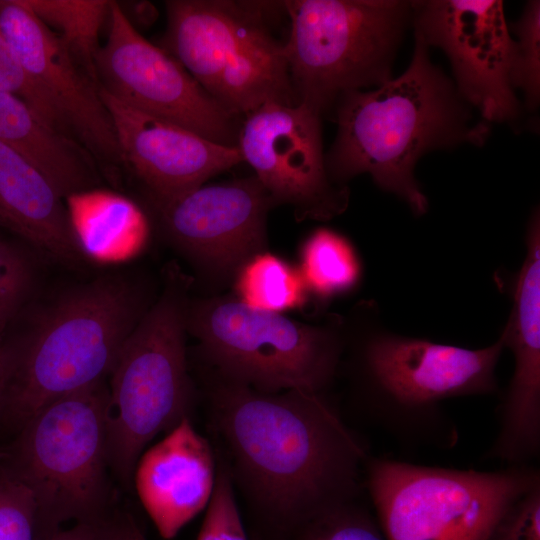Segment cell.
Listing matches in <instances>:
<instances>
[{
    "instance_id": "obj_17",
    "label": "cell",
    "mask_w": 540,
    "mask_h": 540,
    "mask_svg": "<svg viewBox=\"0 0 540 540\" xmlns=\"http://www.w3.org/2000/svg\"><path fill=\"white\" fill-rule=\"evenodd\" d=\"M99 93L113 122L122 164L142 183L151 203L197 188L243 162L238 147L129 107L100 87Z\"/></svg>"
},
{
    "instance_id": "obj_28",
    "label": "cell",
    "mask_w": 540,
    "mask_h": 540,
    "mask_svg": "<svg viewBox=\"0 0 540 540\" xmlns=\"http://www.w3.org/2000/svg\"><path fill=\"white\" fill-rule=\"evenodd\" d=\"M36 507L26 486L0 467V540H36Z\"/></svg>"
},
{
    "instance_id": "obj_29",
    "label": "cell",
    "mask_w": 540,
    "mask_h": 540,
    "mask_svg": "<svg viewBox=\"0 0 540 540\" xmlns=\"http://www.w3.org/2000/svg\"><path fill=\"white\" fill-rule=\"evenodd\" d=\"M0 90L18 97L47 124L67 135L62 120L53 104L27 75L1 29Z\"/></svg>"
},
{
    "instance_id": "obj_15",
    "label": "cell",
    "mask_w": 540,
    "mask_h": 540,
    "mask_svg": "<svg viewBox=\"0 0 540 540\" xmlns=\"http://www.w3.org/2000/svg\"><path fill=\"white\" fill-rule=\"evenodd\" d=\"M0 29L27 75L53 104L67 135L99 169L114 173L123 164L98 83L19 0H0Z\"/></svg>"
},
{
    "instance_id": "obj_7",
    "label": "cell",
    "mask_w": 540,
    "mask_h": 540,
    "mask_svg": "<svg viewBox=\"0 0 540 540\" xmlns=\"http://www.w3.org/2000/svg\"><path fill=\"white\" fill-rule=\"evenodd\" d=\"M108 398L104 380L47 404L18 430L5 467L33 497L36 540L109 515Z\"/></svg>"
},
{
    "instance_id": "obj_33",
    "label": "cell",
    "mask_w": 540,
    "mask_h": 540,
    "mask_svg": "<svg viewBox=\"0 0 540 540\" xmlns=\"http://www.w3.org/2000/svg\"><path fill=\"white\" fill-rule=\"evenodd\" d=\"M104 519L92 522H78L69 529H61L48 540H98Z\"/></svg>"
},
{
    "instance_id": "obj_1",
    "label": "cell",
    "mask_w": 540,
    "mask_h": 540,
    "mask_svg": "<svg viewBox=\"0 0 540 540\" xmlns=\"http://www.w3.org/2000/svg\"><path fill=\"white\" fill-rule=\"evenodd\" d=\"M212 373L211 425L257 509L295 528L350 502L365 454L323 393H265Z\"/></svg>"
},
{
    "instance_id": "obj_2",
    "label": "cell",
    "mask_w": 540,
    "mask_h": 540,
    "mask_svg": "<svg viewBox=\"0 0 540 540\" xmlns=\"http://www.w3.org/2000/svg\"><path fill=\"white\" fill-rule=\"evenodd\" d=\"M414 34L412 59L400 76L339 97L334 106L337 133L325 164L336 184L348 186L357 175L369 174L381 190L421 216L429 204L414 175L418 160L436 149L481 146L490 124L474 116L452 79L432 63L424 40Z\"/></svg>"
},
{
    "instance_id": "obj_30",
    "label": "cell",
    "mask_w": 540,
    "mask_h": 540,
    "mask_svg": "<svg viewBox=\"0 0 540 540\" xmlns=\"http://www.w3.org/2000/svg\"><path fill=\"white\" fill-rule=\"evenodd\" d=\"M33 268L17 247L0 239V344L3 333L25 301Z\"/></svg>"
},
{
    "instance_id": "obj_32",
    "label": "cell",
    "mask_w": 540,
    "mask_h": 540,
    "mask_svg": "<svg viewBox=\"0 0 540 540\" xmlns=\"http://www.w3.org/2000/svg\"><path fill=\"white\" fill-rule=\"evenodd\" d=\"M98 540H145V537L131 515L120 513L103 520Z\"/></svg>"
},
{
    "instance_id": "obj_12",
    "label": "cell",
    "mask_w": 540,
    "mask_h": 540,
    "mask_svg": "<svg viewBox=\"0 0 540 540\" xmlns=\"http://www.w3.org/2000/svg\"><path fill=\"white\" fill-rule=\"evenodd\" d=\"M412 24L428 47L449 58L463 100L487 123H511L522 113L513 86L515 40L500 0L411 1Z\"/></svg>"
},
{
    "instance_id": "obj_3",
    "label": "cell",
    "mask_w": 540,
    "mask_h": 540,
    "mask_svg": "<svg viewBox=\"0 0 540 540\" xmlns=\"http://www.w3.org/2000/svg\"><path fill=\"white\" fill-rule=\"evenodd\" d=\"M147 296L132 278L106 275L48 304L15 349H2L0 420L19 430L47 404L106 380Z\"/></svg>"
},
{
    "instance_id": "obj_8",
    "label": "cell",
    "mask_w": 540,
    "mask_h": 540,
    "mask_svg": "<svg viewBox=\"0 0 540 540\" xmlns=\"http://www.w3.org/2000/svg\"><path fill=\"white\" fill-rule=\"evenodd\" d=\"M284 55L297 104L321 116L347 92L392 79V64L412 24L411 1H284Z\"/></svg>"
},
{
    "instance_id": "obj_23",
    "label": "cell",
    "mask_w": 540,
    "mask_h": 540,
    "mask_svg": "<svg viewBox=\"0 0 540 540\" xmlns=\"http://www.w3.org/2000/svg\"><path fill=\"white\" fill-rule=\"evenodd\" d=\"M19 1L60 38L83 69L98 83L95 57L101 46L99 35L108 18L110 1Z\"/></svg>"
},
{
    "instance_id": "obj_5",
    "label": "cell",
    "mask_w": 540,
    "mask_h": 540,
    "mask_svg": "<svg viewBox=\"0 0 540 540\" xmlns=\"http://www.w3.org/2000/svg\"><path fill=\"white\" fill-rule=\"evenodd\" d=\"M160 47L235 116L265 103L296 105L273 22L284 1L168 0Z\"/></svg>"
},
{
    "instance_id": "obj_35",
    "label": "cell",
    "mask_w": 540,
    "mask_h": 540,
    "mask_svg": "<svg viewBox=\"0 0 540 540\" xmlns=\"http://www.w3.org/2000/svg\"><path fill=\"white\" fill-rule=\"evenodd\" d=\"M1 382H2V348L0 346V398H1Z\"/></svg>"
},
{
    "instance_id": "obj_25",
    "label": "cell",
    "mask_w": 540,
    "mask_h": 540,
    "mask_svg": "<svg viewBox=\"0 0 540 540\" xmlns=\"http://www.w3.org/2000/svg\"><path fill=\"white\" fill-rule=\"evenodd\" d=\"M508 26L516 36L513 86L523 92L522 106L535 111L540 100V2L528 1L520 18Z\"/></svg>"
},
{
    "instance_id": "obj_11",
    "label": "cell",
    "mask_w": 540,
    "mask_h": 540,
    "mask_svg": "<svg viewBox=\"0 0 540 540\" xmlns=\"http://www.w3.org/2000/svg\"><path fill=\"white\" fill-rule=\"evenodd\" d=\"M107 20V39L95 57L101 89L136 110L238 147L239 117L214 100L173 56L146 40L119 2L110 1Z\"/></svg>"
},
{
    "instance_id": "obj_14",
    "label": "cell",
    "mask_w": 540,
    "mask_h": 540,
    "mask_svg": "<svg viewBox=\"0 0 540 540\" xmlns=\"http://www.w3.org/2000/svg\"><path fill=\"white\" fill-rule=\"evenodd\" d=\"M238 149L276 206L296 220L327 221L348 207L350 190L327 172L321 115L305 104L265 103L241 122Z\"/></svg>"
},
{
    "instance_id": "obj_31",
    "label": "cell",
    "mask_w": 540,
    "mask_h": 540,
    "mask_svg": "<svg viewBox=\"0 0 540 540\" xmlns=\"http://www.w3.org/2000/svg\"><path fill=\"white\" fill-rule=\"evenodd\" d=\"M488 540H540V483L507 509Z\"/></svg>"
},
{
    "instance_id": "obj_13",
    "label": "cell",
    "mask_w": 540,
    "mask_h": 540,
    "mask_svg": "<svg viewBox=\"0 0 540 540\" xmlns=\"http://www.w3.org/2000/svg\"><path fill=\"white\" fill-rule=\"evenodd\" d=\"M152 205L166 240L214 285L233 282L250 259L268 251L267 216L276 204L254 175Z\"/></svg>"
},
{
    "instance_id": "obj_9",
    "label": "cell",
    "mask_w": 540,
    "mask_h": 540,
    "mask_svg": "<svg viewBox=\"0 0 540 540\" xmlns=\"http://www.w3.org/2000/svg\"><path fill=\"white\" fill-rule=\"evenodd\" d=\"M345 347L357 386L372 401L400 412L430 410L453 397L497 391L503 335L466 348L390 330L377 303L363 300L344 316Z\"/></svg>"
},
{
    "instance_id": "obj_18",
    "label": "cell",
    "mask_w": 540,
    "mask_h": 540,
    "mask_svg": "<svg viewBox=\"0 0 540 540\" xmlns=\"http://www.w3.org/2000/svg\"><path fill=\"white\" fill-rule=\"evenodd\" d=\"M218 457L209 441L183 418L145 449L132 477L138 498L164 539L174 538L213 496Z\"/></svg>"
},
{
    "instance_id": "obj_19",
    "label": "cell",
    "mask_w": 540,
    "mask_h": 540,
    "mask_svg": "<svg viewBox=\"0 0 540 540\" xmlns=\"http://www.w3.org/2000/svg\"><path fill=\"white\" fill-rule=\"evenodd\" d=\"M62 200L34 164L0 142V212L10 230L59 260L77 263L85 257Z\"/></svg>"
},
{
    "instance_id": "obj_27",
    "label": "cell",
    "mask_w": 540,
    "mask_h": 540,
    "mask_svg": "<svg viewBox=\"0 0 540 540\" xmlns=\"http://www.w3.org/2000/svg\"><path fill=\"white\" fill-rule=\"evenodd\" d=\"M300 528V540H386L370 518L350 502L315 516Z\"/></svg>"
},
{
    "instance_id": "obj_26",
    "label": "cell",
    "mask_w": 540,
    "mask_h": 540,
    "mask_svg": "<svg viewBox=\"0 0 540 540\" xmlns=\"http://www.w3.org/2000/svg\"><path fill=\"white\" fill-rule=\"evenodd\" d=\"M197 540H250L236 502L234 482L219 457L215 489Z\"/></svg>"
},
{
    "instance_id": "obj_21",
    "label": "cell",
    "mask_w": 540,
    "mask_h": 540,
    "mask_svg": "<svg viewBox=\"0 0 540 540\" xmlns=\"http://www.w3.org/2000/svg\"><path fill=\"white\" fill-rule=\"evenodd\" d=\"M70 224L84 255L99 262L129 259L146 246L150 225L129 198L92 188L65 198Z\"/></svg>"
},
{
    "instance_id": "obj_22",
    "label": "cell",
    "mask_w": 540,
    "mask_h": 540,
    "mask_svg": "<svg viewBox=\"0 0 540 540\" xmlns=\"http://www.w3.org/2000/svg\"><path fill=\"white\" fill-rule=\"evenodd\" d=\"M298 269L309 296L320 301L354 290L363 272L350 240L330 228H318L303 241Z\"/></svg>"
},
{
    "instance_id": "obj_16",
    "label": "cell",
    "mask_w": 540,
    "mask_h": 540,
    "mask_svg": "<svg viewBox=\"0 0 540 540\" xmlns=\"http://www.w3.org/2000/svg\"><path fill=\"white\" fill-rule=\"evenodd\" d=\"M512 307L501 334L514 358L505 391L499 433L489 455L512 464L540 449V212L535 207L525 232V257L515 276Z\"/></svg>"
},
{
    "instance_id": "obj_4",
    "label": "cell",
    "mask_w": 540,
    "mask_h": 540,
    "mask_svg": "<svg viewBox=\"0 0 540 540\" xmlns=\"http://www.w3.org/2000/svg\"><path fill=\"white\" fill-rule=\"evenodd\" d=\"M193 278L166 269L162 291L126 339L109 374V468L129 486L147 444L189 417L193 384L186 317Z\"/></svg>"
},
{
    "instance_id": "obj_10",
    "label": "cell",
    "mask_w": 540,
    "mask_h": 540,
    "mask_svg": "<svg viewBox=\"0 0 540 540\" xmlns=\"http://www.w3.org/2000/svg\"><path fill=\"white\" fill-rule=\"evenodd\" d=\"M540 483L537 471L481 472L386 459L367 468V485L386 540H488L507 509Z\"/></svg>"
},
{
    "instance_id": "obj_20",
    "label": "cell",
    "mask_w": 540,
    "mask_h": 540,
    "mask_svg": "<svg viewBox=\"0 0 540 540\" xmlns=\"http://www.w3.org/2000/svg\"><path fill=\"white\" fill-rule=\"evenodd\" d=\"M0 142L18 151L59 195L96 188L99 167L77 142L42 120L18 97L0 90Z\"/></svg>"
},
{
    "instance_id": "obj_6",
    "label": "cell",
    "mask_w": 540,
    "mask_h": 540,
    "mask_svg": "<svg viewBox=\"0 0 540 540\" xmlns=\"http://www.w3.org/2000/svg\"><path fill=\"white\" fill-rule=\"evenodd\" d=\"M186 327L212 372L265 393H323L345 352L344 316L307 323L234 295L190 299Z\"/></svg>"
},
{
    "instance_id": "obj_24",
    "label": "cell",
    "mask_w": 540,
    "mask_h": 540,
    "mask_svg": "<svg viewBox=\"0 0 540 540\" xmlns=\"http://www.w3.org/2000/svg\"><path fill=\"white\" fill-rule=\"evenodd\" d=\"M233 284L237 299L266 312L284 314L302 308L310 297L298 267L269 251L250 259Z\"/></svg>"
},
{
    "instance_id": "obj_34",
    "label": "cell",
    "mask_w": 540,
    "mask_h": 540,
    "mask_svg": "<svg viewBox=\"0 0 540 540\" xmlns=\"http://www.w3.org/2000/svg\"><path fill=\"white\" fill-rule=\"evenodd\" d=\"M120 7L128 21L136 28L137 25L151 24L156 15L154 6L149 2H130L125 5L120 4Z\"/></svg>"
}]
</instances>
